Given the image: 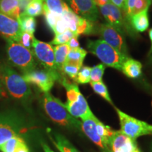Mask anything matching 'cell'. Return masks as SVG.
Segmentation results:
<instances>
[{
  "mask_svg": "<svg viewBox=\"0 0 152 152\" xmlns=\"http://www.w3.org/2000/svg\"><path fill=\"white\" fill-rule=\"evenodd\" d=\"M0 81L13 98L24 102L32 95L29 84L20 75L5 63L0 64Z\"/></svg>",
  "mask_w": 152,
  "mask_h": 152,
  "instance_id": "obj_1",
  "label": "cell"
},
{
  "mask_svg": "<svg viewBox=\"0 0 152 152\" xmlns=\"http://www.w3.org/2000/svg\"><path fill=\"white\" fill-rule=\"evenodd\" d=\"M42 105L46 113L54 122L63 127L82 131L81 121L72 116L65 104L49 92L44 93Z\"/></svg>",
  "mask_w": 152,
  "mask_h": 152,
  "instance_id": "obj_2",
  "label": "cell"
},
{
  "mask_svg": "<svg viewBox=\"0 0 152 152\" xmlns=\"http://www.w3.org/2000/svg\"><path fill=\"white\" fill-rule=\"evenodd\" d=\"M87 49L105 66L121 71L125 61L128 58L120 54L103 39L87 41Z\"/></svg>",
  "mask_w": 152,
  "mask_h": 152,
  "instance_id": "obj_3",
  "label": "cell"
},
{
  "mask_svg": "<svg viewBox=\"0 0 152 152\" xmlns=\"http://www.w3.org/2000/svg\"><path fill=\"white\" fill-rule=\"evenodd\" d=\"M7 41V56L11 64L23 73L36 68L37 64L33 51L26 48L18 42Z\"/></svg>",
  "mask_w": 152,
  "mask_h": 152,
  "instance_id": "obj_4",
  "label": "cell"
},
{
  "mask_svg": "<svg viewBox=\"0 0 152 152\" xmlns=\"http://www.w3.org/2000/svg\"><path fill=\"white\" fill-rule=\"evenodd\" d=\"M121 123V130L125 135L136 141L138 137L152 134V125L130 116L115 107Z\"/></svg>",
  "mask_w": 152,
  "mask_h": 152,
  "instance_id": "obj_5",
  "label": "cell"
},
{
  "mask_svg": "<svg viewBox=\"0 0 152 152\" xmlns=\"http://www.w3.org/2000/svg\"><path fill=\"white\" fill-rule=\"evenodd\" d=\"M63 75L59 73L49 71L48 70L35 69L24 73L23 77L28 84L37 86L44 93L49 92L55 82H59Z\"/></svg>",
  "mask_w": 152,
  "mask_h": 152,
  "instance_id": "obj_6",
  "label": "cell"
},
{
  "mask_svg": "<svg viewBox=\"0 0 152 152\" xmlns=\"http://www.w3.org/2000/svg\"><path fill=\"white\" fill-rule=\"evenodd\" d=\"M21 121L16 113L13 111L0 113V145L18 135Z\"/></svg>",
  "mask_w": 152,
  "mask_h": 152,
  "instance_id": "obj_7",
  "label": "cell"
},
{
  "mask_svg": "<svg viewBox=\"0 0 152 152\" xmlns=\"http://www.w3.org/2000/svg\"><path fill=\"white\" fill-rule=\"evenodd\" d=\"M33 49L34 56L40 62L45 69L54 73H59L55 64L54 47L52 45L34 38Z\"/></svg>",
  "mask_w": 152,
  "mask_h": 152,
  "instance_id": "obj_8",
  "label": "cell"
},
{
  "mask_svg": "<svg viewBox=\"0 0 152 152\" xmlns=\"http://www.w3.org/2000/svg\"><path fill=\"white\" fill-rule=\"evenodd\" d=\"M100 35L102 39L114 48L120 54L128 56V48L123 34L110 25L106 23L100 26Z\"/></svg>",
  "mask_w": 152,
  "mask_h": 152,
  "instance_id": "obj_9",
  "label": "cell"
},
{
  "mask_svg": "<svg viewBox=\"0 0 152 152\" xmlns=\"http://www.w3.org/2000/svg\"><path fill=\"white\" fill-rule=\"evenodd\" d=\"M22 33L18 19L11 18L0 11V34L7 40L19 42Z\"/></svg>",
  "mask_w": 152,
  "mask_h": 152,
  "instance_id": "obj_10",
  "label": "cell"
},
{
  "mask_svg": "<svg viewBox=\"0 0 152 152\" xmlns=\"http://www.w3.org/2000/svg\"><path fill=\"white\" fill-rule=\"evenodd\" d=\"M100 11L107 22V24L110 25L120 33L124 34L123 32L127 28V26L121 9L109 2L103 7H101Z\"/></svg>",
  "mask_w": 152,
  "mask_h": 152,
  "instance_id": "obj_11",
  "label": "cell"
},
{
  "mask_svg": "<svg viewBox=\"0 0 152 152\" xmlns=\"http://www.w3.org/2000/svg\"><path fill=\"white\" fill-rule=\"evenodd\" d=\"M68 1L73 11L79 16L92 22L98 19L99 14L94 0H68Z\"/></svg>",
  "mask_w": 152,
  "mask_h": 152,
  "instance_id": "obj_12",
  "label": "cell"
},
{
  "mask_svg": "<svg viewBox=\"0 0 152 152\" xmlns=\"http://www.w3.org/2000/svg\"><path fill=\"white\" fill-rule=\"evenodd\" d=\"M94 117V115L92 114L90 117L81 119V130L91 141L99 147L102 152H111V149L106 145L98 134Z\"/></svg>",
  "mask_w": 152,
  "mask_h": 152,
  "instance_id": "obj_13",
  "label": "cell"
},
{
  "mask_svg": "<svg viewBox=\"0 0 152 152\" xmlns=\"http://www.w3.org/2000/svg\"><path fill=\"white\" fill-rule=\"evenodd\" d=\"M137 147L136 141L125 135L121 130L114 132L110 142L111 152H133Z\"/></svg>",
  "mask_w": 152,
  "mask_h": 152,
  "instance_id": "obj_14",
  "label": "cell"
},
{
  "mask_svg": "<svg viewBox=\"0 0 152 152\" xmlns=\"http://www.w3.org/2000/svg\"><path fill=\"white\" fill-rule=\"evenodd\" d=\"M65 106L69 113L75 118L83 119L85 118L90 117L93 114L87 104V100L82 93L80 94L78 98L74 102H66Z\"/></svg>",
  "mask_w": 152,
  "mask_h": 152,
  "instance_id": "obj_15",
  "label": "cell"
},
{
  "mask_svg": "<svg viewBox=\"0 0 152 152\" xmlns=\"http://www.w3.org/2000/svg\"><path fill=\"white\" fill-rule=\"evenodd\" d=\"M142 65L138 61L128 58L123 63L121 71L128 77L136 79L142 75Z\"/></svg>",
  "mask_w": 152,
  "mask_h": 152,
  "instance_id": "obj_16",
  "label": "cell"
},
{
  "mask_svg": "<svg viewBox=\"0 0 152 152\" xmlns=\"http://www.w3.org/2000/svg\"><path fill=\"white\" fill-rule=\"evenodd\" d=\"M0 11L11 18L18 20L21 14L18 0H0Z\"/></svg>",
  "mask_w": 152,
  "mask_h": 152,
  "instance_id": "obj_17",
  "label": "cell"
},
{
  "mask_svg": "<svg viewBox=\"0 0 152 152\" xmlns=\"http://www.w3.org/2000/svg\"><path fill=\"white\" fill-rule=\"evenodd\" d=\"M49 137L53 144L60 152H80L61 134L53 132L49 135Z\"/></svg>",
  "mask_w": 152,
  "mask_h": 152,
  "instance_id": "obj_18",
  "label": "cell"
},
{
  "mask_svg": "<svg viewBox=\"0 0 152 152\" xmlns=\"http://www.w3.org/2000/svg\"><path fill=\"white\" fill-rule=\"evenodd\" d=\"M70 47H68L67 44H64V45H56L54 47V58H55V64H56V67L61 74H62V69L63 66L66 61V58L68 52L70 51Z\"/></svg>",
  "mask_w": 152,
  "mask_h": 152,
  "instance_id": "obj_19",
  "label": "cell"
},
{
  "mask_svg": "<svg viewBox=\"0 0 152 152\" xmlns=\"http://www.w3.org/2000/svg\"><path fill=\"white\" fill-rule=\"evenodd\" d=\"M130 21L133 28L136 31L140 32V33L145 31L149 26L148 10H145L140 14L132 16L131 17Z\"/></svg>",
  "mask_w": 152,
  "mask_h": 152,
  "instance_id": "obj_20",
  "label": "cell"
},
{
  "mask_svg": "<svg viewBox=\"0 0 152 152\" xmlns=\"http://www.w3.org/2000/svg\"><path fill=\"white\" fill-rule=\"evenodd\" d=\"M94 119L95 123H96V128L98 134H99L101 138L102 139V140H103L106 145L110 149V142H111V140L115 130H113V129H111L108 125H106L104 123H102L95 115Z\"/></svg>",
  "mask_w": 152,
  "mask_h": 152,
  "instance_id": "obj_21",
  "label": "cell"
},
{
  "mask_svg": "<svg viewBox=\"0 0 152 152\" xmlns=\"http://www.w3.org/2000/svg\"><path fill=\"white\" fill-rule=\"evenodd\" d=\"M87 51L84 49L78 47L75 49H71L68 52L66 63L75 64L78 67L81 68L83 66V61L87 56Z\"/></svg>",
  "mask_w": 152,
  "mask_h": 152,
  "instance_id": "obj_22",
  "label": "cell"
},
{
  "mask_svg": "<svg viewBox=\"0 0 152 152\" xmlns=\"http://www.w3.org/2000/svg\"><path fill=\"white\" fill-rule=\"evenodd\" d=\"M44 0H32L20 16L37 17L43 14Z\"/></svg>",
  "mask_w": 152,
  "mask_h": 152,
  "instance_id": "obj_23",
  "label": "cell"
},
{
  "mask_svg": "<svg viewBox=\"0 0 152 152\" xmlns=\"http://www.w3.org/2000/svg\"><path fill=\"white\" fill-rule=\"evenodd\" d=\"M61 16L65 19L66 23H67L68 29L73 32L76 37H77L76 35V30H77V25L80 16L76 14L71 9H70L68 5H66L65 7V9H64Z\"/></svg>",
  "mask_w": 152,
  "mask_h": 152,
  "instance_id": "obj_24",
  "label": "cell"
},
{
  "mask_svg": "<svg viewBox=\"0 0 152 152\" xmlns=\"http://www.w3.org/2000/svg\"><path fill=\"white\" fill-rule=\"evenodd\" d=\"M24 140L21 137L16 135L9 139L4 143L0 145V151L1 152H16V149L20 146Z\"/></svg>",
  "mask_w": 152,
  "mask_h": 152,
  "instance_id": "obj_25",
  "label": "cell"
},
{
  "mask_svg": "<svg viewBox=\"0 0 152 152\" xmlns=\"http://www.w3.org/2000/svg\"><path fill=\"white\" fill-rule=\"evenodd\" d=\"M90 86L92 87L93 90L95 93L99 95L102 98L104 99L106 102H108L111 105H113V102L110 96L109 92L106 85L104 84V82H90Z\"/></svg>",
  "mask_w": 152,
  "mask_h": 152,
  "instance_id": "obj_26",
  "label": "cell"
},
{
  "mask_svg": "<svg viewBox=\"0 0 152 152\" xmlns=\"http://www.w3.org/2000/svg\"><path fill=\"white\" fill-rule=\"evenodd\" d=\"M93 30H94L93 22L80 16L77 25L76 35L78 37L80 35H90L93 32Z\"/></svg>",
  "mask_w": 152,
  "mask_h": 152,
  "instance_id": "obj_27",
  "label": "cell"
},
{
  "mask_svg": "<svg viewBox=\"0 0 152 152\" xmlns=\"http://www.w3.org/2000/svg\"><path fill=\"white\" fill-rule=\"evenodd\" d=\"M23 32L34 34L37 26V22L34 17L28 16H20L18 19Z\"/></svg>",
  "mask_w": 152,
  "mask_h": 152,
  "instance_id": "obj_28",
  "label": "cell"
},
{
  "mask_svg": "<svg viewBox=\"0 0 152 152\" xmlns=\"http://www.w3.org/2000/svg\"><path fill=\"white\" fill-rule=\"evenodd\" d=\"M44 2L49 11L59 16H62L67 5L63 0H44Z\"/></svg>",
  "mask_w": 152,
  "mask_h": 152,
  "instance_id": "obj_29",
  "label": "cell"
},
{
  "mask_svg": "<svg viewBox=\"0 0 152 152\" xmlns=\"http://www.w3.org/2000/svg\"><path fill=\"white\" fill-rule=\"evenodd\" d=\"M73 37H76L75 35L73 33V32L68 29L66 30V32H64V33L55 35L54 39L51 42L50 45H64V44H67L68 42V41Z\"/></svg>",
  "mask_w": 152,
  "mask_h": 152,
  "instance_id": "obj_30",
  "label": "cell"
},
{
  "mask_svg": "<svg viewBox=\"0 0 152 152\" xmlns=\"http://www.w3.org/2000/svg\"><path fill=\"white\" fill-rule=\"evenodd\" d=\"M90 73L91 68L89 66H82L80 69L79 70L78 73H77V77H76L75 81L77 83L82 85L90 83Z\"/></svg>",
  "mask_w": 152,
  "mask_h": 152,
  "instance_id": "obj_31",
  "label": "cell"
},
{
  "mask_svg": "<svg viewBox=\"0 0 152 152\" xmlns=\"http://www.w3.org/2000/svg\"><path fill=\"white\" fill-rule=\"evenodd\" d=\"M43 14L45 15V20H46V23L47 26H48V27L54 31V27L55 26H56L57 20H58V19L60 16L49 11V9H47L46 5L45 4V3H44L43 6Z\"/></svg>",
  "mask_w": 152,
  "mask_h": 152,
  "instance_id": "obj_32",
  "label": "cell"
},
{
  "mask_svg": "<svg viewBox=\"0 0 152 152\" xmlns=\"http://www.w3.org/2000/svg\"><path fill=\"white\" fill-rule=\"evenodd\" d=\"M105 65L103 64H98L91 68L90 80L91 82H100L102 81L104 71H105Z\"/></svg>",
  "mask_w": 152,
  "mask_h": 152,
  "instance_id": "obj_33",
  "label": "cell"
},
{
  "mask_svg": "<svg viewBox=\"0 0 152 152\" xmlns=\"http://www.w3.org/2000/svg\"><path fill=\"white\" fill-rule=\"evenodd\" d=\"M151 0H137L132 10V12H131L130 18L134 15L140 14V13L145 10H148L150 5H151Z\"/></svg>",
  "mask_w": 152,
  "mask_h": 152,
  "instance_id": "obj_34",
  "label": "cell"
},
{
  "mask_svg": "<svg viewBox=\"0 0 152 152\" xmlns=\"http://www.w3.org/2000/svg\"><path fill=\"white\" fill-rule=\"evenodd\" d=\"M80 69V68L75 65V64H70V63H65L64 66H63L62 73L63 74H66L72 80H75Z\"/></svg>",
  "mask_w": 152,
  "mask_h": 152,
  "instance_id": "obj_35",
  "label": "cell"
},
{
  "mask_svg": "<svg viewBox=\"0 0 152 152\" xmlns=\"http://www.w3.org/2000/svg\"><path fill=\"white\" fill-rule=\"evenodd\" d=\"M34 38H35V37H34L33 34L26 33V32H23L18 42L21 44L23 46L26 47V48L31 50V48H33V42Z\"/></svg>",
  "mask_w": 152,
  "mask_h": 152,
  "instance_id": "obj_36",
  "label": "cell"
},
{
  "mask_svg": "<svg viewBox=\"0 0 152 152\" xmlns=\"http://www.w3.org/2000/svg\"><path fill=\"white\" fill-rule=\"evenodd\" d=\"M68 30V24L66 23V20L63 18L62 16H60L57 20L56 26H55L54 29V33L55 35L57 34H61L66 32V30Z\"/></svg>",
  "mask_w": 152,
  "mask_h": 152,
  "instance_id": "obj_37",
  "label": "cell"
},
{
  "mask_svg": "<svg viewBox=\"0 0 152 152\" xmlns=\"http://www.w3.org/2000/svg\"><path fill=\"white\" fill-rule=\"evenodd\" d=\"M136 1L137 0H127V4L126 6H125L124 12L125 14V17H126V18L128 20H130L131 12H132V10Z\"/></svg>",
  "mask_w": 152,
  "mask_h": 152,
  "instance_id": "obj_38",
  "label": "cell"
},
{
  "mask_svg": "<svg viewBox=\"0 0 152 152\" xmlns=\"http://www.w3.org/2000/svg\"><path fill=\"white\" fill-rule=\"evenodd\" d=\"M110 1L113 5H115V7H117L118 8L122 9L123 11L125 10V6H126L127 4V0H110Z\"/></svg>",
  "mask_w": 152,
  "mask_h": 152,
  "instance_id": "obj_39",
  "label": "cell"
},
{
  "mask_svg": "<svg viewBox=\"0 0 152 152\" xmlns=\"http://www.w3.org/2000/svg\"><path fill=\"white\" fill-rule=\"evenodd\" d=\"M68 47H70V49H75L80 47V44L79 42L77 40V37H72L68 42L67 43Z\"/></svg>",
  "mask_w": 152,
  "mask_h": 152,
  "instance_id": "obj_40",
  "label": "cell"
},
{
  "mask_svg": "<svg viewBox=\"0 0 152 152\" xmlns=\"http://www.w3.org/2000/svg\"><path fill=\"white\" fill-rule=\"evenodd\" d=\"M32 0H18L19 1V7H20V13H23L26 9V7L29 4V3Z\"/></svg>",
  "mask_w": 152,
  "mask_h": 152,
  "instance_id": "obj_41",
  "label": "cell"
},
{
  "mask_svg": "<svg viewBox=\"0 0 152 152\" xmlns=\"http://www.w3.org/2000/svg\"><path fill=\"white\" fill-rule=\"evenodd\" d=\"M16 152H30V150L28 149L26 142L24 141L20 144V146L18 147V149H16Z\"/></svg>",
  "mask_w": 152,
  "mask_h": 152,
  "instance_id": "obj_42",
  "label": "cell"
},
{
  "mask_svg": "<svg viewBox=\"0 0 152 152\" xmlns=\"http://www.w3.org/2000/svg\"><path fill=\"white\" fill-rule=\"evenodd\" d=\"M94 1L96 4V6H99V7H103V6L106 5V4L111 2L110 0H94Z\"/></svg>",
  "mask_w": 152,
  "mask_h": 152,
  "instance_id": "obj_43",
  "label": "cell"
},
{
  "mask_svg": "<svg viewBox=\"0 0 152 152\" xmlns=\"http://www.w3.org/2000/svg\"><path fill=\"white\" fill-rule=\"evenodd\" d=\"M42 147L44 152H54L52 149H50V147L45 143H42Z\"/></svg>",
  "mask_w": 152,
  "mask_h": 152,
  "instance_id": "obj_44",
  "label": "cell"
},
{
  "mask_svg": "<svg viewBox=\"0 0 152 152\" xmlns=\"http://www.w3.org/2000/svg\"><path fill=\"white\" fill-rule=\"evenodd\" d=\"M149 37H150V40H151V49H150V51H149V54L150 55V54H152V28L149 30Z\"/></svg>",
  "mask_w": 152,
  "mask_h": 152,
  "instance_id": "obj_45",
  "label": "cell"
},
{
  "mask_svg": "<svg viewBox=\"0 0 152 152\" xmlns=\"http://www.w3.org/2000/svg\"><path fill=\"white\" fill-rule=\"evenodd\" d=\"M4 87L3 85L1 84V81H0V98H1V96L4 94Z\"/></svg>",
  "mask_w": 152,
  "mask_h": 152,
  "instance_id": "obj_46",
  "label": "cell"
},
{
  "mask_svg": "<svg viewBox=\"0 0 152 152\" xmlns=\"http://www.w3.org/2000/svg\"><path fill=\"white\" fill-rule=\"evenodd\" d=\"M133 152H141V151H140V150L139 149V148L137 147V149H136L135 150H134V151H133Z\"/></svg>",
  "mask_w": 152,
  "mask_h": 152,
  "instance_id": "obj_47",
  "label": "cell"
},
{
  "mask_svg": "<svg viewBox=\"0 0 152 152\" xmlns=\"http://www.w3.org/2000/svg\"><path fill=\"white\" fill-rule=\"evenodd\" d=\"M151 152H152V146H151Z\"/></svg>",
  "mask_w": 152,
  "mask_h": 152,
  "instance_id": "obj_48",
  "label": "cell"
},
{
  "mask_svg": "<svg viewBox=\"0 0 152 152\" xmlns=\"http://www.w3.org/2000/svg\"><path fill=\"white\" fill-rule=\"evenodd\" d=\"M151 60H152V57H151Z\"/></svg>",
  "mask_w": 152,
  "mask_h": 152,
  "instance_id": "obj_49",
  "label": "cell"
}]
</instances>
